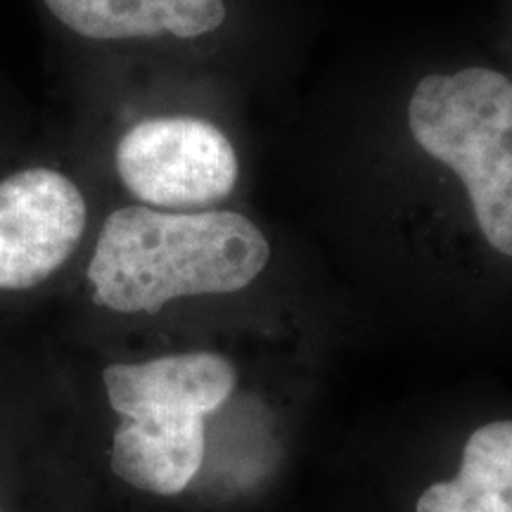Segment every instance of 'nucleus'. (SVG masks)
<instances>
[{"label": "nucleus", "mask_w": 512, "mask_h": 512, "mask_svg": "<svg viewBox=\"0 0 512 512\" xmlns=\"http://www.w3.org/2000/svg\"><path fill=\"white\" fill-rule=\"evenodd\" d=\"M297 152L394 221H446L486 271L512 273V69L432 43L380 55L320 93Z\"/></svg>", "instance_id": "obj_1"}, {"label": "nucleus", "mask_w": 512, "mask_h": 512, "mask_svg": "<svg viewBox=\"0 0 512 512\" xmlns=\"http://www.w3.org/2000/svg\"><path fill=\"white\" fill-rule=\"evenodd\" d=\"M102 152L128 202L164 211L230 207L252 166V98L233 83L157 64H121Z\"/></svg>", "instance_id": "obj_2"}, {"label": "nucleus", "mask_w": 512, "mask_h": 512, "mask_svg": "<svg viewBox=\"0 0 512 512\" xmlns=\"http://www.w3.org/2000/svg\"><path fill=\"white\" fill-rule=\"evenodd\" d=\"M273 264V238L247 211L126 202L107 211L95 233L86 285L102 311L155 316L174 304L252 292Z\"/></svg>", "instance_id": "obj_3"}, {"label": "nucleus", "mask_w": 512, "mask_h": 512, "mask_svg": "<svg viewBox=\"0 0 512 512\" xmlns=\"http://www.w3.org/2000/svg\"><path fill=\"white\" fill-rule=\"evenodd\" d=\"M91 202L76 176L27 164L0 176V292L38 290L79 252Z\"/></svg>", "instance_id": "obj_4"}, {"label": "nucleus", "mask_w": 512, "mask_h": 512, "mask_svg": "<svg viewBox=\"0 0 512 512\" xmlns=\"http://www.w3.org/2000/svg\"><path fill=\"white\" fill-rule=\"evenodd\" d=\"M102 384L124 420L207 418L235 392L238 370L223 354L195 349L114 363L102 373Z\"/></svg>", "instance_id": "obj_5"}, {"label": "nucleus", "mask_w": 512, "mask_h": 512, "mask_svg": "<svg viewBox=\"0 0 512 512\" xmlns=\"http://www.w3.org/2000/svg\"><path fill=\"white\" fill-rule=\"evenodd\" d=\"M207 418L124 420L112 437V472L131 489L178 496L195 482L207 453Z\"/></svg>", "instance_id": "obj_6"}, {"label": "nucleus", "mask_w": 512, "mask_h": 512, "mask_svg": "<svg viewBox=\"0 0 512 512\" xmlns=\"http://www.w3.org/2000/svg\"><path fill=\"white\" fill-rule=\"evenodd\" d=\"M415 512H512V418L479 425L456 477L427 486Z\"/></svg>", "instance_id": "obj_7"}, {"label": "nucleus", "mask_w": 512, "mask_h": 512, "mask_svg": "<svg viewBox=\"0 0 512 512\" xmlns=\"http://www.w3.org/2000/svg\"><path fill=\"white\" fill-rule=\"evenodd\" d=\"M494 48L512 69V0H503V10H501V17H498V31L494 38Z\"/></svg>", "instance_id": "obj_8"}, {"label": "nucleus", "mask_w": 512, "mask_h": 512, "mask_svg": "<svg viewBox=\"0 0 512 512\" xmlns=\"http://www.w3.org/2000/svg\"><path fill=\"white\" fill-rule=\"evenodd\" d=\"M0 512H3V510H0Z\"/></svg>", "instance_id": "obj_9"}]
</instances>
